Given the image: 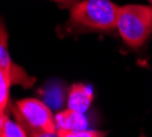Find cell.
Segmentation results:
<instances>
[{
	"mask_svg": "<svg viewBox=\"0 0 152 137\" xmlns=\"http://www.w3.org/2000/svg\"><path fill=\"white\" fill-rule=\"evenodd\" d=\"M119 6L113 0H80L70 7L69 23L85 30L108 32L117 26Z\"/></svg>",
	"mask_w": 152,
	"mask_h": 137,
	"instance_id": "1",
	"label": "cell"
},
{
	"mask_svg": "<svg viewBox=\"0 0 152 137\" xmlns=\"http://www.w3.org/2000/svg\"><path fill=\"white\" fill-rule=\"evenodd\" d=\"M115 29L127 47L133 49L142 47L152 33V6H121Z\"/></svg>",
	"mask_w": 152,
	"mask_h": 137,
	"instance_id": "2",
	"label": "cell"
},
{
	"mask_svg": "<svg viewBox=\"0 0 152 137\" xmlns=\"http://www.w3.org/2000/svg\"><path fill=\"white\" fill-rule=\"evenodd\" d=\"M12 116L22 125L28 136H56V125L52 111L39 99L26 97L10 104Z\"/></svg>",
	"mask_w": 152,
	"mask_h": 137,
	"instance_id": "3",
	"label": "cell"
},
{
	"mask_svg": "<svg viewBox=\"0 0 152 137\" xmlns=\"http://www.w3.org/2000/svg\"><path fill=\"white\" fill-rule=\"evenodd\" d=\"M0 67L7 73L12 85H21L22 88L29 89L34 84L36 78L29 75L11 58L8 52V33L4 28L3 21H0Z\"/></svg>",
	"mask_w": 152,
	"mask_h": 137,
	"instance_id": "4",
	"label": "cell"
},
{
	"mask_svg": "<svg viewBox=\"0 0 152 137\" xmlns=\"http://www.w3.org/2000/svg\"><path fill=\"white\" fill-rule=\"evenodd\" d=\"M55 125L56 136L74 137L78 132L88 129V119L85 114L67 108L55 115Z\"/></svg>",
	"mask_w": 152,
	"mask_h": 137,
	"instance_id": "5",
	"label": "cell"
},
{
	"mask_svg": "<svg viewBox=\"0 0 152 137\" xmlns=\"http://www.w3.org/2000/svg\"><path fill=\"white\" fill-rule=\"evenodd\" d=\"M93 102V91L85 84L71 85L67 95V108L85 114Z\"/></svg>",
	"mask_w": 152,
	"mask_h": 137,
	"instance_id": "6",
	"label": "cell"
},
{
	"mask_svg": "<svg viewBox=\"0 0 152 137\" xmlns=\"http://www.w3.org/2000/svg\"><path fill=\"white\" fill-rule=\"evenodd\" d=\"M28 133L17 119H11L7 113L0 114V137H26Z\"/></svg>",
	"mask_w": 152,
	"mask_h": 137,
	"instance_id": "7",
	"label": "cell"
},
{
	"mask_svg": "<svg viewBox=\"0 0 152 137\" xmlns=\"http://www.w3.org/2000/svg\"><path fill=\"white\" fill-rule=\"evenodd\" d=\"M12 82L7 73L0 67V114H4L10 105V88Z\"/></svg>",
	"mask_w": 152,
	"mask_h": 137,
	"instance_id": "8",
	"label": "cell"
},
{
	"mask_svg": "<svg viewBox=\"0 0 152 137\" xmlns=\"http://www.w3.org/2000/svg\"><path fill=\"white\" fill-rule=\"evenodd\" d=\"M51 1L56 3L58 6L62 8H70L73 4H75L77 1H80V0H51Z\"/></svg>",
	"mask_w": 152,
	"mask_h": 137,
	"instance_id": "9",
	"label": "cell"
},
{
	"mask_svg": "<svg viewBox=\"0 0 152 137\" xmlns=\"http://www.w3.org/2000/svg\"><path fill=\"white\" fill-rule=\"evenodd\" d=\"M148 1H149V3H151V6H152V0H148Z\"/></svg>",
	"mask_w": 152,
	"mask_h": 137,
	"instance_id": "10",
	"label": "cell"
}]
</instances>
